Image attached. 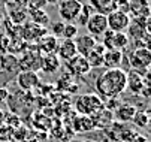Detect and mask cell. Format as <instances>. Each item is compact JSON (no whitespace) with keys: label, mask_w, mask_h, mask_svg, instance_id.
I'll use <instances>...</instances> for the list:
<instances>
[{"label":"cell","mask_w":151,"mask_h":142,"mask_svg":"<svg viewBox=\"0 0 151 142\" xmlns=\"http://www.w3.org/2000/svg\"><path fill=\"white\" fill-rule=\"evenodd\" d=\"M75 142H76V141H75Z\"/></svg>","instance_id":"39"},{"label":"cell","mask_w":151,"mask_h":142,"mask_svg":"<svg viewBox=\"0 0 151 142\" xmlns=\"http://www.w3.org/2000/svg\"><path fill=\"white\" fill-rule=\"evenodd\" d=\"M121 62H123V51H118V49H105V52H103V66L106 69L120 67Z\"/></svg>","instance_id":"18"},{"label":"cell","mask_w":151,"mask_h":142,"mask_svg":"<svg viewBox=\"0 0 151 142\" xmlns=\"http://www.w3.org/2000/svg\"><path fill=\"white\" fill-rule=\"evenodd\" d=\"M97 45V39L91 34H78L75 39V47H76V52L78 55L87 57V54Z\"/></svg>","instance_id":"12"},{"label":"cell","mask_w":151,"mask_h":142,"mask_svg":"<svg viewBox=\"0 0 151 142\" xmlns=\"http://www.w3.org/2000/svg\"><path fill=\"white\" fill-rule=\"evenodd\" d=\"M103 52H105V48L100 42H97V45L87 54V62L90 65V67H100L103 66Z\"/></svg>","instance_id":"22"},{"label":"cell","mask_w":151,"mask_h":142,"mask_svg":"<svg viewBox=\"0 0 151 142\" xmlns=\"http://www.w3.org/2000/svg\"><path fill=\"white\" fill-rule=\"evenodd\" d=\"M57 57L63 62H69L75 55H78L76 52V47H75V40H69V39H63L61 42H58L57 51H55Z\"/></svg>","instance_id":"16"},{"label":"cell","mask_w":151,"mask_h":142,"mask_svg":"<svg viewBox=\"0 0 151 142\" xmlns=\"http://www.w3.org/2000/svg\"><path fill=\"white\" fill-rule=\"evenodd\" d=\"M47 5L45 0H29V9H44V6Z\"/></svg>","instance_id":"31"},{"label":"cell","mask_w":151,"mask_h":142,"mask_svg":"<svg viewBox=\"0 0 151 142\" xmlns=\"http://www.w3.org/2000/svg\"><path fill=\"white\" fill-rule=\"evenodd\" d=\"M132 121L135 123V126L139 127V129L148 127V124H150V114H148V111H138Z\"/></svg>","instance_id":"26"},{"label":"cell","mask_w":151,"mask_h":142,"mask_svg":"<svg viewBox=\"0 0 151 142\" xmlns=\"http://www.w3.org/2000/svg\"><path fill=\"white\" fill-rule=\"evenodd\" d=\"M82 3L79 0H60L57 3V11L63 23H72L76 19Z\"/></svg>","instance_id":"4"},{"label":"cell","mask_w":151,"mask_h":142,"mask_svg":"<svg viewBox=\"0 0 151 142\" xmlns=\"http://www.w3.org/2000/svg\"><path fill=\"white\" fill-rule=\"evenodd\" d=\"M85 29L88 30V34L94 36L96 39L99 36H102L106 30H108V21H106V15L100 14V12H93L91 16L88 18Z\"/></svg>","instance_id":"8"},{"label":"cell","mask_w":151,"mask_h":142,"mask_svg":"<svg viewBox=\"0 0 151 142\" xmlns=\"http://www.w3.org/2000/svg\"><path fill=\"white\" fill-rule=\"evenodd\" d=\"M73 129H75V132H87V130L94 129V126H93V121L90 117L76 115L73 120Z\"/></svg>","instance_id":"24"},{"label":"cell","mask_w":151,"mask_h":142,"mask_svg":"<svg viewBox=\"0 0 151 142\" xmlns=\"http://www.w3.org/2000/svg\"><path fill=\"white\" fill-rule=\"evenodd\" d=\"M130 67L132 70H136L142 75L150 73V65H151V52L150 48H136L132 54H130Z\"/></svg>","instance_id":"3"},{"label":"cell","mask_w":151,"mask_h":142,"mask_svg":"<svg viewBox=\"0 0 151 142\" xmlns=\"http://www.w3.org/2000/svg\"><path fill=\"white\" fill-rule=\"evenodd\" d=\"M9 19L11 23L15 24V26H23L26 21H27V8H23V6H18V5H14V6H9Z\"/></svg>","instance_id":"21"},{"label":"cell","mask_w":151,"mask_h":142,"mask_svg":"<svg viewBox=\"0 0 151 142\" xmlns=\"http://www.w3.org/2000/svg\"><path fill=\"white\" fill-rule=\"evenodd\" d=\"M93 121L94 129H109L114 124V114L109 109H102L99 112H96L94 115L90 117Z\"/></svg>","instance_id":"14"},{"label":"cell","mask_w":151,"mask_h":142,"mask_svg":"<svg viewBox=\"0 0 151 142\" xmlns=\"http://www.w3.org/2000/svg\"><path fill=\"white\" fill-rule=\"evenodd\" d=\"M8 99H9V90L6 87H0V105L8 103Z\"/></svg>","instance_id":"32"},{"label":"cell","mask_w":151,"mask_h":142,"mask_svg":"<svg viewBox=\"0 0 151 142\" xmlns=\"http://www.w3.org/2000/svg\"><path fill=\"white\" fill-rule=\"evenodd\" d=\"M73 106H75L76 115L91 117L96 112L102 111L105 108V103H103V99L100 96H97L96 93H85V94H81L79 97H76Z\"/></svg>","instance_id":"2"},{"label":"cell","mask_w":151,"mask_h":142,"mask_svg":"<svg viewBox=\"0 0 151 142\" xmlns=\"http://www.w3.org/2000/svg\"><path fill=\"white\" fill-rule=\"evenodd\" d=\"M5 5H8V0H0V8H3Z\"/></svg>","instance_id":"36"},{"label":"cell","mask_w":151,"mask_h":142,"mask_svg":"<svg viewBox=\"0 0 151 142\" xmlns=\"http://www.w3.org/2000/svg\"><path fill=\"white\" fill-rule=\"evenodd\" d=\"M48 33V29L45 27H40L37 24H33V23H24L21 26V37L23 40L29 45V44H37L40 37H44L45 34Z\"/></svg>","instance_id":"6"},{"label":"cell","mask_w":151,"mask_h":142,"mask_svg":"<svg viewBox=\"0 0 151 142\" xmlns=\"http://www.w3.org/2000/svg\"><path fill=\"white\" fill-rule=\"evenodd\" d=\"M97 142H103V141H97Z\"/></svg>","instance_id":"38"},{"label":"cell","mask_w":151,"mask_h":142,"mask_svg":"<svg viewBox=\"0 0 151 142\" xmlns=\"http://www.w3.org/2000/svg\"><path fill=\"white\" fill-rule=\"evenodd\" d=\"M64 24L66 23H63V21H55V23H52L51 24V33L50 34H52L54 37H61V33H63V29H64Z\"/></svg>","instance_id":"29"},{"label":"cell","mask_w":151,"mask_h":142,"mask_svg":"<svg viewBox=\"0 0 151 142\" xmlns=\"http://www.w3.org/2000/svg\"><path fill=\"white\" fill-rule=\"evenodd\" d=\"M45 2H47V5H48V3H50V5H55V3L60 2V0H45Z\"/></svg>","instance_id":"35"},{"label":"cell","mask_w":151,"mask_h":142,"mask_svg":"<svg viewBox=\"0 0 151 142\" xmlns=\"http://www.w3.org/2000/svg\"><path fill=\"white\" fill-rule=\"evenodd\" d=\"M0 27H2V19H0Z\"/></svg>","instance_id":"37"},{"label":"cell","mask_w":151,"mask_h":142,"mask_svg":"<svg viewBox=\"0 0 151 142\" xmlns=\"http://www.w3.org/2000/svg\"><path fill=\"white\" fill-rule=\"evenodd\" d=\"M12 136V129L8 127L6 124H2L0 126V142H6L9 141Z\"/></svg>","instance_id":"30"},{"label":"cell","mask_w":151,"mask_h":142,"mask_svg":"<svg viewBox=\"0 0 151 142\" xmlns=\"http://www.w3.org/2000/svg\"><path fill=\"white\" fill-rule=\"evenodd\" d=\"M138 112V108L135 105H130V103H124V105H120L117 109H114V121L115 123H120V124H126V123H130L133 120L135 114Z\"/></svg>","instance_id":"13"},{"label":"cell","mask_w":151,"mask_h":142,"mask_svg":"<svg viewBox=\"0 0 151 142\" xmlns=\"http://www.w3.org/2000/svg\"><path fill=\"white\" fill-rule=\"evenodd\" d=\"M145 87H148V73L142 75L136 70H130L127 73V88L133 94H141Z\"/></svg>","instance_id":"11"},{"label":"cell","mask_w":151,"mask_h":142,"mask_svg":"<svg viewBox=\"0 0 151 142\" xmlns=\"http://www.w3.org/2000/svg\"><path fill=\"white\" fill-rule=\"evenodd\" d=\"M94 85L102 99H117L127 90V72L121 67L106 69L96 78Z\"/></svg>","instance_id":"1"},{"label":"cell","mask_w":151,"mask_h":142,"mask_svg":"<svg viewBox=\"0 0 151 142\" xmlns=\"http://www.w3.org/2000/svg\"><path fill=\"white\" fill-rule=\"evenodd\" d=\"M130 15L120 11V9H114L112 12H109L106 15V21H108V29L115 32V33H123L127 30L129 24H130Z\"/></svg>","instance_id":"5"},{"label":"cell","mask_w":151,"mask_h":142,"mask_svg":"<svg viewBox=\"0 0 151 142\" xmlns=\"http://www.w3.org/2000/svg\"><path fill=\"white\" fill-rule=\"evenodd\" d=\"M15 5H18V6H23V8H26V6L29 5V0H15Z\"/></svg>","instance_id":"33"},{"label":"cell","mask_w":151,"mask_h":142,"mask_svg":"<svg viewBox=\"0 0 151 142\" xmlns=\"http://www.w3.org/2000/svg\"><path fill=\"white\" fill-rule=\"evenodd\" d=\"M91 14H93L91 6H90V5H84V3H82L81 11H79V14H78V16H76V23L85 27V24H87V21H88V18L91 16Z\"/></svg>","instance_id":"28"},{"label":"cell","mask_w":151,"mask_h":142,"mask_svg":"<svg viewBox=\"0 0 151 142\" xmlns=\"http://www.w3.org/2000/svg\"><path fill=\"white\" fill-rule=\"evenodd\" d=\"M0 69L5 72H17L19 69L18 55L12 54V52L0 54Z\"/></svg>","instance_id":"20"},{"label":"cell","mask_w":151,"mask_h":142,"mask_svg":"<svg viewBox=\"0 0 151 142\" xmlns=\"http://www.w3.org/2000/svg\"><path fill=\"white\" fill-rule=\"evenodd\" d=\"M40 60H42V55L39 54V51L36 49V45H35V49L33 51L26 49L23 52V55L18 57L19 69L21 70H33V72H37V70H40Z\"/></svg>","instance_id":"7"},{"label":"cell","mask_w":151,"mask_h":142,"mask_svg":"<svg viewBox=\"0 0 151 142\" xmlns=\"http://www.w3.org/2000/svg\"><path fill=\"white\" fill-rule=\"evenodd\" d=\"M5 114H6V112H5L2 108H0V126L5 123Z\"/></svg>","instance_id":"34"},{"label":"cell","mask_w":151,"mask_h":142,"mask_svg":"<svg viewBox=\"0 0 151 142\" xmlns=\"http://www.w3.org/2000/svg\"><path fill=\"white\" fill-rule=\"evenodd\" d=\"M17 84L21 90L24 91H32L35 90L39 84H40V79L37 72L33 70H19L17 75Z\"/></svg>","instance_id":"9"},{"label":"cell","mask_w":151,"mask_h":142,"mask_svg":"<svg viewBox=\"0 0 151 142\" xmlns=\"http://www.w3.org/2000/svg\"><path fill=\"white\" fill-rule=\"evenodd\" d=\"M129 12L133 18H148L150 16V0H130Z\"/></svg>","instance_id":"17"},{"label":"cell","mask_w":151,"mask_h":142,"mask_svg":"<svg viewBox=\"0 0 151 142\" xmlns=\"http://www.w3.org/2000/svg\"><path fill=\"white\" fill-rule=\"evenodd\" d=\"M27 14H29V16H30V19H32L30 23L37 24V26H40V27H45V29H47V26L51 23L50 15H48L44 9H27Z\"/></svg>","instance_id":"23"},{"label":"cell","mask_w":151,"mask_h":142,"mask_svg":"<svg viewBox=\"0 0 151 142\" xmlns=\"http://www.w3.org/2000/svg\"><path fill=\"white\" fill-rule=\"evenodd\" d=\"M78 34H79V29H78L76 24H73V23H66L64 24V29H63V33H61L63 39L75 40Z\"/></svg>","instance_id":"27"},{"label":"cell","mask_w":151,"mask_h":142,"mask_svg":"<svg viewBox=\"0 0 151 142\" xmlns=\"http://www.w3.org/2000/svg\"><path fill=\"white\" fill-rule=\"evenodd\" d=\"M129 42H130V39H129V36L126 34V32H123V33H114L112 44H111V49L124 51V49L129 47Z\"/></svg>","instance_id":"25"},{"label":"cell","mask_w":151,"mask_h":142,"mask_svg":"<svg viewBox=\"0 0 151 142\" xmlns=\"http://www.w3.org/2000/svg\"><path fill=\"white\" fill-rule=\"evenodd\" d=\"M58 47V39L54 37L52 34L47 33L44 37L39 39V42L36 44V49L39 51L40 55H48V54H55Z\"/></svg>","instance_id":"15"},{"label":"cell","mask_w":151,"mask_h":142,"mask_svg":"<svg viewBox=\"0 0 151 142\" xmlns=\"http://www.w3.org/2000/svg\"><path fill=\"white\" fill-rule=\"evenodd\" d=\"M61 60L57 57V54H48L42 55L40 60V70H44L45 73H55L60 69Z\"/></svg>","instance_id":"19"},{"label":"cell","mask_w":151,"mask_h":142,"mask_svg":"<svg viewBox=\"0 0 151 142\" xmlns=\"http://www.w3.org/2000/svg\"><path fill=\"white\" fill-rule=\"evenodd\" d=\"M66 67H68L70 76H85L91 70L87 58L82 55H75L72 60L66 62Z\"/></svg>","instance_id":"10"}]
</instances>
